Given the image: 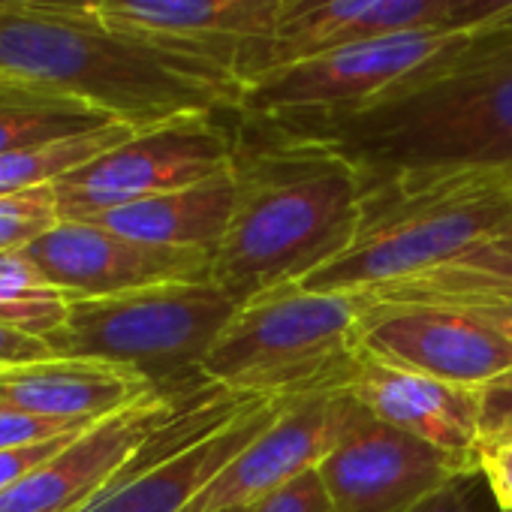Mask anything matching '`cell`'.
<instances>
[{"label":"cell","mask_w":512,"mask_h":512,"mask_svg":"<svg viewBox=\"0 0 512 512\" xmlns=\"http://www.w3.org/2000/svg\"><path fill=\"white\" fill-rule=\"evenodd\" d=\"M284 136L326 142L365 184L458 172L512 175V16L458 34L365 109Z\"/></svg>","instance_id":"cell-1"},{"label":"cell","mask_w":512,"mask_h":512,"mask_svg":"<svg viewBox=\"0 0 512 512\" xmlns=\"http://www.w3.org/2000/svg\"><path fill=\"white\" fill-rule=\"evenodd\" d=\"M0 79L73 97L133 130L238 115L244 94V82L196 46L58 10L0 7Z\"/></svg>","instance_id":"cell-2"},{"label":"cell","mask_w":512,"mask_h":512,"mask_svg":"<svg viewBox=\"0 0 512 512\" xmlns=\"http://www.w3.org/2000/svg\"><path fill=\"white\" fill-rule=\"evenodd\" d=\"M235 208L211 281L238 302L299 284L356 235L362 172L335 148L238 121Z\"/></svg>","instance_id":"cell-3"},{"label":"cell","mask_w":512,"mask_h":512,"mask_svg":"<svg viewBox=\"0 0 512 512\" xmlns=\"http://www.w3.org/2000/svg\"><path fill=\"white\" fill-rule=\"evenodd\" d=\"M512 226V175L458 172L365 184L353 241L299 281L308 293H368L431 272Z\"/></svg>","instance_id":"cell-4"},{"label":"cell","mask_w":512,"mask_h":512,"mask_svg":"<svg viewBox=\"0 0 512 512\" xmlns=\"http://www.w3.org/2000/svg\"><path fill=\"white\" fill-rule=\"evenodd\" d=\"M362 293H308L299 284L238 305L199 374L235 395L293 401L341 389L356 365Z\"/></svg>","instance_id":"cell-5"},{"label":"cell","mask_w":512,"mask_h":512,"mask_svg":"<svg viewBox=\"0 0 512 512\" xmlns=\"http://www.w3.org/2000/svg\"><path fill=\"white\" fill-rule=\"evenodd\" d=\"M238 305L214 281L163 284L109 299H73L70 317L49 338V347L55 356L124 365L160 392H184L208 383L199 365Z\"/></svg>","instance_id":"cell-6"},{"label":"cell","mask_w":512,"mask_h":512,"mask_svg":"<svg viewBox=\"0 0 512 512\" xmlns=\"http://www.w3.org/2000/svg\"><path fill=\"white\" fill-rule=\"evenodd\" d=\"M455 37L422 28L335 46L296 64L272 67L244 85L238 121L278 133L341 121L425 67Z\"/></svg>","instance_id":"cell-7"},{"label":"cell","mask_w":512,"mask_h":512,"mask_svg":"<svg viewBox=\"0 0 512 512\" xmlns=\"http://www.w3.org/2000/svg\"><path fill=\"white\" fill-rule=\"evenodd\" d=\"M238 130L223 115H181L136 130L121 145L55 181L61 220H94L106 211L172 193L232 172Z\"/></svg>","instance_id":"cell-8"},{"label":"cell","mask_w":512,"mask_h":512,"mask_svg":"<svg viewBox=\"0 0 512 512\" xmlns=\"http://www.w3.org/2000/svg\"><path fill=\"white\" fill-rule=\"evenodd\" d=\"M356 350L389 368L467 389L512 371V344L455 302L365 299Z\"/></svg>","instance_id":"cell-9"},{"label":"cell","mask_w":512,"mask_h":512,"mask_svg":"<svg viewBox=\"0 0 512 512\" xmlns=\"http://www.w3.org/2000/svg\"><path fill=\"white\" fill-rule=\"evenodd\" d=\"M476 461L374 419L365 407L317 467L335 512H416Z\"/></svg>","instance_id":"cell-10"},{"label":"cell","mask_w":512,"mask_h":512,"mask_svg":"<svg viewBox=\"0 0 512 512\" xmlns=\"http://www.w3.org/2000/svg\"><path fill=\"white\" fill-rule=\"evenodd\" d=\"M205 386L211 383L184 392L154 389L124 410L88 425L25 482L0 494V512H85L109 491L148 437Z\"/></svg>","instance_id":"cell-11"},{"label":"cell","mask_w":512,"mask_h":512,"mask_svg":"<svg viewBox=\"0 0 512 512\" xmlns=\"http://www.w3.org/2000/svg\"><path fill=\"white\" fill-rule=\"evenodd\" d=\"M70 299H109L163 284L211 281V253L157 247L97 220H61L25 250Z\"/></svg>","instance_id":"cell-12"},{"label":"cell","mask_w":512,"mask_h":512,"mask_svg":"<svg viewBox=\"0 0 512 512\" xmlns=\"http://www.w3.org/2000/svg\"><path fill=\"white\" fill-rule=\"evenodd\" d=\"M362 404L341 386L287 401L284 413L256 437L187 512L250 509L296 476L317 470L344 440Z\"/></svg>","instance_id":"cell-13"},{"label":"cell","mask_w":512,"mask_h":512,"mask_svg":"<svg viewBox=\"0 0 512 512\" xmlns=\"http://www.w3.org/2000/svg\"><path fill=\"white\" fill-rule=\"evenodd\" d=\"M284 0H100L97 13L214 55L244 85L269 70Z\"/></svg>","instance_id":"cell-14"},{"label":"cell","mask_w":512,"mask_h":512,"mask_svg":"<svg viewBox=\"0 0 512 512\" xmlns=\"http://www.w3.org/2000/svg\"><path fill=\"white\" fill-rule=\"evenodd\" d=\"M287 401L253 398L211 434L166 458L127 467L85 512H187L202 491L284 413Z\"/></svg>","instance_id":"cell-15"},{"label":"cell","mask_w":512,"mask_h":512,"mask_svg":"<svg viewBox=\"0 0 512 512\" xmlns=\"http://www.w3.org/2000/svg\"><path fill=\"white\" fill-rule=\"evenodd\" d=\"M344 389L380 422L407 431L431 446L476 461L479 398L476 389L434 377L389 368L377 359L356 356ZM479 467V464H476Z\"/></svg>","instance_id":"cell-16"},{"label":"cell","mask_w":512,"mask_h":512,"mask_svg":"<svg viewBox=\"0 0 512 512\" xmlns=\"http://www.w3.org/2000/svg\"><path fill=\"white\" fill-rule=\"evenodd\" d=\"M154 386L103 359L49 356L0 371V407L67 422H100L127 404L145 398Z\"/></svg>","instance_id":"cell-17"},{"label":"cell","mask_w":512,"mask_h":512,"mask_svg":"<svg viewBox=\"0 0 512 512\" xmlns=\"http://www.w3.org/2000/svg\"><path fill=\"white\" fill-rule=\"evenodd\" d=\"M431 0H284L269 70L335 46L428 28Z\"/></svg>","instance_id":"cell-18"},{"label":"cell","mask_w":512,"mask_h":512,"mask_svg":"<svg viewBox=\"0 0 512 512\" xmlns=\"http://www.w3.org/2000/svg\"><path fill=\"white\" fill-rule=\"evenodd\" d=\"M235 169V166H232ZM235 208V172L160 193L94 217L97 223L157 247L208 250L214 256Z\"/></svg>","instance_id":"cell-19"},{"label":"cell","mask_w":512,"mask_h":512,"mask_svg":"<svg viewBox=\"0 0 512 512\" xmlns=\"http://www.w3.org/2000/svg\"><path fill=\"white\" fill-rule=\"evenodd\" d=\"M368 302H434V299H512V241L491 238L431 272L401 278L362 293Z\"/></svg>","instance_id":"cell-20"},{"label":"cell","mask_w":512,"mask_h":512,"mask_svg":"<svg viewBox=\"0 0 512 512\" xmlns=\"http://www.w3.org/2000/svg\"><path fill=\"white\" fill-rule=\"evenodd\" d=\"M118 124L109 115L43 88L0 79V157Z\"/></svg>","instance_id":"cell-21"},{"label":"cell","mask_w":512,"mask_h":512,"mask_svg":"<svg viewBox=\"0 0 512 512\" xmlns=\"http://www.w3.org/2000/svg\"><path fill=\"white\" fill-rule=\"evenodd\" d=\"M73 299L25 250L0 256V326L49 344L70 317Z\"/></svg>","instance_id":"cell-22"},{"label":"cell","mask_w":512,"mask_h":512,"mask_svg":"<svg viewBox=\"0 0 512 512\" xmlns=\"http://www.w3.org/2000/svg\"><path fill=\"white\" fill-rule=\"evenodd\" d=\"M133 133H136L133 127L109 124V127H100V130H91V133H82L73 139L4 154L0 157V196L55 184L64 175L76 172L79 166L91 163L94 157L106 154L109 148L121 145Z\"/></svg>","instance_id":"cell-23"},{"label":"cell","mask_w":512,"mask_h":512,"mask_svg":"<svg viewBox=\"0 0 512 512\" xmlns=\"http://www.w3.org/2000/svg\"><path fill=\"white\" fill-rule=\"evenodd\" d=\"M61 223L55 184L0 196V256L28 250Z\"/></svg>","instance_id":"cell-24"},{"label":"cell","mask_w":512,"mask_h":512,"mask_svg":"<svg viewBox=\"0 0 512 512\" xmlns=\"http://www.w3.org/2000/svg\"><path fill=\"white\" fill-rule=\"evenodd\" d=\"M479 398V443L476 455L512 443V371L476 389Z\"/></svg>","instance_id":"cell-25"},{"label":"cell","mask_w":512,"mask_h":512,"mask_svg":"<svg viewBox=\"0 0 512 512\" xmlns=\"http://www.w3.org/2000/svg\"><path fill=\"white\" fill-rule=\"evenodd\" d=\"M512 16V0H431L428 28L443 34H470Z\"/></svg>","instance_id":"cell-26"},{"label":"cell","mask_w":512,"mask_h":512,"mask_svg":"<svg viewBox=\"0 0 512 512\" xmlns=\"http://www.w3.org/2000/svg\"><path fill=\"white\" fill-rule=\"evenodd\" d=\"M82 428H88V422H67V419L34 416V413H22L13 407H0V449H16V446L55 440L64 434H76Z\"/></svg>","instance_id":"cell-27"},{"label":"cell","mask_w":512,"mask_h":512,"mask_svg":"<svg viewBox=\"0 0 512 512\" xmlns=\"http://www.w3.org/2000/svg\"><path fill=\"white\" fill-rule=\"evenodd\" d=\"M256 512H335L332 497L317 470H308L256 503Z\"/></svg>","instance_id":"cell-28"},{"label":"cell","mask_w":512,"mask_h":512,"mask_svg":"<svg viewBox=\"0 0 512 512\" xmlns=\"http://www.w3.org/2000/svg\"><path fill=\"white\" fill-rule=\"evenodd\" d=\"M416 512H500L482 473H467L446 485L440 494H434L428 503H422Z\"/></svg>","instance_id":"cell-29"},{"label":"cell","mask_w":512,"mask_h":512,"mask_svg":"<svg viewBox=\"0 0 512 512\" xmlns=\"http://www.w3.org/2000/svg\"><path fill=\"white\" fill-rule=\"evenodd\" d=\"M85 431V428H82ZM79 434V431H76ZM76 434H64L55 440L31 443V446H16V449H0V494L10 491L13 485L25 482L34 470H40L55 452H61Z\"/></svg>","instance_id":"cell-30"},{"label":"cell","mask_w":512,"mask_h":512,"mask_svg":"<svg viewBox=\"0 0 512 512\" xmlns=\"http://www.w3.org/2000/svg\"><path fill=\"white\" fill-rule=\"evenodd\" d=\"M479 473L500 512H512V443L476 455Z\"/></svg>","instance_id":"cell-31"},{"label":"cell","mask_w":512,"mask_h":512,"mask_svg":"<svg viewBox=\"0 0 512 512\" xmlns=\"http://www.w3.org/2000/svg\"><path fill=\"white\" fill-rule=\"evenodd\" d=\"M49 356H55V353L46 341L22 335L10 326H0V371L16 368V365H28L37 359H49Z\"/></svg>","instance_id":"cell-32"},{"label":"cell","mask_w":512,"mask_h":512,"mask_svg":"<svg viewBox=\"0 0 512 512\" xmlns=\"http://www.w3.org/2000/svg\"><path fill=\"white\" fill-rule=\"evenodd\" d=\"M434 302H455L491 326L500 338L512 344V299H488V296H467V299H434Z\"/></svg>","instance_id":"cell-33"},{"label":"cell","mask_w":512,"mask_h":512,"mask_svg":"<svg viewBox=\"0 0 512 512\" xmlns=\"http://www.w3.org/2000/svg\"><path fill=\"white\" fill-rule=\"evenodd\" d=\"M100 0H0L7 10H58V13H97Z\"/></svg>","instance_id":"cell-34"},{"label":"cell","mask_w":512,"mask_h":512,"mask_svg":"<svg viewBox=\"0 0 512 512\" xmlns=\"http://www.w3.org/2000/svg\"><path fill=\"white\" fill-rule=\"evenodd\" d=\"M226 512H256V506H250V509H226Z\"/></svg>","instance_id":"cell-35"},{"label":"cell","mask_w":512,"mask_h":512,"mask_svg":"<svg viewBox=\"0 0 512 512\" xmlns=\"http://www.w3.org/2000/svg\"><path fill=\"white\" fill-rule=\"evenodd\" d=\"M500 238H509V241H512V226H509V229H506V235H500Z\"/></svg>","instance_id":"cell-36"}]
</instances>
